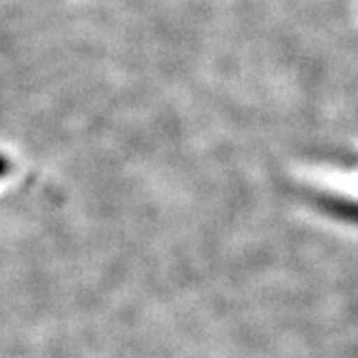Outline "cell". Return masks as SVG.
Segmentation results:
<instances>
[{
  "instance_id": "1",
  "label": "cell",
  "mask_w": 358,
  "mask_h": 358,
  "mask_svg": "<svg viewBox=\"0 0 358 358\" xmlns=\"http://www.w3.org/2000/svg\"><path fill=\"white\" fill-rule=\"evenodd\" d=\"M4 172H6V161L0 157V176L4 174Z\"/></svg>"
}]
</instances>
